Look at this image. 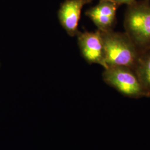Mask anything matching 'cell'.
Masks as SVG:
<instances>
[{
	"instance_id": "6da1fadb",
	"label": "cell",
	"mask_w": 150,
	"mask_h": 150,
	"mask_svg": "<svg viewBox=\"0 0 150 150\" xmlns=\"http://www.w3.org/2000/svg\"><path fill=\"white\" fill-rule=\"evenodd\" d=\"M100 32L107 67L125 66L134 70L141 52L128 35L113 30Z\"/></svg>"
},
{
	"instance_id": "7a4b0ae2",
	"label": "cell",
	"mask_w": 150,
	"mask_h": 150,
	"mask_svg": "<svg viewBox=\"0 0 150 150\" xmlns=\"http://www.w3.org/2000/svg\"><path fill=\"white\" fill-rule=\"evenodd\" d=\"M124 27L141 53L150 49V0L136 1L127 5Z\"/></svg>"
},
{
	"instance_id": "3957f363",
	"label": "cell",
	"mask_w": 150,
	"mask_h": 150,
	"mask_svg": "<svg viewBox=\"0 0 150 150\" xmlns=\"http://www.w3.org/2000/svg\"><path fill=\"white\" fill-rule=\"evenodd\" d=\"M103 80L125 96L133 98L149 97L150 92L141 83L134 70L125 66H112L105 69Z\"/></svg>"
},
{
	"instance_id": "277c9868",
	"label": "cell",
	"mask_w": 150,
	"mask_h": 150,
	"mask_svg": "<svg viewBox=\"0 0 150 150\" xmlns=\"http://www.w3.org/2000/svg\"><path fill=\"white\" fill-rule=\"evenodd\" d=\"M77 36L81 54L86 62L89 64H100L105 69H107L100 31L97 30L94 32L86 30L84 32L80 31Z\"/></svg>"
},
{
	"instance_id": "5b68a950",
	"label": "cell",
	"mask_w": 150,
	"mask_h": 150,
	"mask_svg": "<svg viewBox=\"0 0 150 150\" xmlns=\"http://www.w3.org/2000/svg\"><path fill=\"white\" fill-rule=\"evenodd\" d=\"M93 0H65L60 6L57 13L62 27L71 37L77 35L81 11L83 6Z\"/></svg>"
},
{
	"instance_id": "8992f818",
	"label": "cell",
	"mask_w": 150,
	"mask_h": 150,
	"mask_svg": "<svg viewBox=\"0 0 150 150\" xmlns=\"http://www.w3.org/2000/svg\"><path fill=\"white\" fill-rule=\"evenodd\" d=\"M99 3L85 12L98 30L101 32L113 30L116 21V12L118 6L110 1L99 0Z\"/></svg>"
},
{
	"instance_id": "52a82bcc",
	"label": "cell",
	"mask_w": 150,
	"mask_h": 150,
	"mask_svg": "<svg viewBox=\"0 0 150 150\" xmlns=\"http://www.w3.org/2000/svg\"><path fill=\"white\" fill-rule=\"evenodd\" d=\"M134 71L142 86L150 92V49L140 54Z\"/></svg>"
},
{
	"instance_id": "ba28073f",
	"label": "cell",
	"mask_w": 150,
	"mask_h": 150,
	"mask_svg": "<svg viewBox=\"0 0 150 150\" xmlns=\"http://www.w3.org/2000/svg\"><path fill=\"white\" fill-rule=\"evenodd\" d=\"M108 1H110L112 2H114L115 4L117 5L118 6H120L122 5H125V4L127 5H131V4L134 3V1H136V0H108Z\"/></svg>"
}]
</instances>
